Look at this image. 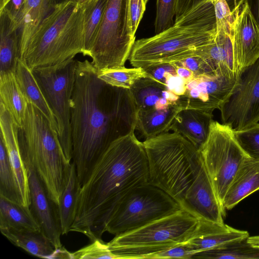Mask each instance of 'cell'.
I'll return each mask as SVG.
<instances>
[{"instance_id":"6da1fadb","label":"cell","mask_w":259,"mask_h":259,"mask_svg":"<svg viewBox=\"0 0 259 259\" xmlns=\"http://www.w3.org/2000/svg\"><path fill=\"white\" fill-rule=\"evenodd\" d=\"M88 60L77 61L71 105L72 160L81 185L115 140L136 130L137 109L129 89L111 86Z\"/></svg>"},{"instance_id":"7a4b0ae2","label":"cell","mask_w":259,"mask_h":259,"mask_svg":"<svg viewBox=\"0 0 259 259\" xmlns=\"http://www.w3.org/2000/svg\"><path fill=\"white\" fill-rule=\"evenodd\" d=\"M147 183L148 161L143 142L134 132L115 140L81 185L70 232L82 233L92 242L98 221L128 191Z\"/></svg>"},{"instance_id":"3957f363","label":"cell","mask_w":259,"mask_h":259,"mask_svg":"<svg viewBox=\"0 0 259 259\" xmlns=\"http://www.w3.org/2000/svg\"><path fill=\"white\" fill-rule=\"evenodd\" d=\"M217 32L214 7L209 0L162 32L135 41L128 59L134 67L174 63L195 55L212 42Z\"/></svg>"},{"instance_id":"277c9868","label":"cell","mask_w":259,"mask_h":259,"mask_svg":"<svg viewBox=\"0 0 259 259\" xmlns=\"http://www.w3.org/2000/svg\"><path fill=\"white\" fill-rule=\"evenodd\" d=\"M85 3L54 6L31 38L23 61L32 70L74 58L83 49Z\"/></svg>"},{"instance_id":"5b68a950","label":"cell","mask_w":259,"mask_h":259,"mask_svg":"<svg viewBox=\"0 0 259 259\" xmlns=\"http://www.w3.org/2000/svg\"><path fill=\"white\" fill-rule=\"evenodd\" d=\"M18 137L20 153L27 171L36 173L58 206L71 163L66 157L58 132L37 108L28 104Z\"/></svg>"},{"instance_id":"8992f818","label":"cell","mask_w":259,"mask_h":259,"mask_svg":"<svg viewBox=\"0 0 259 259\" xmlns=\"http://www.w3.org/2000/svg\"><path fill=\"white\" fill-rule=\"evenodd\" d=\"M143 144L148 161V183L180 205L203 166L200 151L176 132L146 139Z\"/></svg>"},{"instance_id":"52a82bcc","label":"cell","mask_w":259,"mask_h":259,"mask_svg":"<svg viewBox=\"0 0 259 259\" xmlns=\"http://www.w3.org/2000/svg\"><path fill=\"white\" fill-rule=\"evenodd\" d=\"M183 209L169 195L148 183L123 195L97 223L94 241L105 232L116 235L141 227Z\"/></svg>"},{"instance_id":"ba28073f","label":"cell","mask_w":259,"mask_h":259,"mask_svg":"<svg viewBox=\"0 0 259 259\" xmlns=\"http://www.w3.org/2000/svg\"><path fill=\"white\" fill-rule=\"evenodd\" d=\"M199 220L182 209L141 227L115 235L107 244L120 259L147 258L148 256L187 242Z\"/></svg>"},{"instance_id":"9c48e42d","label":"cell","mask_w":259,"mask_h":259,"mask_svg":"<svg viewBox=\"0 0 259 259\" xmlns=\"http://www.w3.org/2000/svg\"><path fill=\"white\" fill-rule=\"evenodd\" d=\"M135 42L128 11V0H108L90 56L97 70L120 68Z\"/></svg>"},{"instance_id":"30bf717a","label":"cell","mask_w":259,"mask_h":259,"mask_svg":"<svg viewBox=\"0 0 259 259\" xmlns=\"http://www.w3.org/2000/svg\"><path fill=\"white\" fill-rule=\"evenodd\" d=\"M77 60L32 70L57 122L59 140L66 158L72 160L71 105Z\"/></svg>"},{"instance_id":"8fae6325","label":"cell","mask_w":259,"mask_h":259,"mask_svg":"<svg viewBox=\"0 0 259 259\" xmlns=\"http://www.w3.org/2000/svg\"><path fill=\"white\" fill-rule=\"evenodd\" d=\"M199 151L215 192L222 204L238 169L248 156L237 143L234 131L229 125L213 120L207 140Z\"/></svg>"},{"instance_id":"7c38bea8","label":"cell","mask_w":259,"mask_h":259,"mask_svg":"<svg viewBox=\"0 0 259 259\" xmlns=\"http://www.w3.org/2000/svg\"><path fill=\"white\" fill-rule=\"evenodd\" d=\"M223 124L234 131L259 121V59L238 73L235 85L219 109Z\"/></svg>"},{"instance_id":"4fadbf2b","label":"cell","mask_w":259,"mask_h":259,"mask_svg":"<svg viewBox=\"0 0 259 259\" xmlns=\"http://www.w3.org/2000/svg\"><path fill=\"white\" fill-rule=\"evenodd\" d=\"M237 78L222 75L196 77L187 83L179 102L183 109H194L212 113L230 94Z\"/></svg>"},{"instance_id":"5bb4252c","label":"cell","mask_w":259,"mask_h":259,"mask_svg":"<svg viewBox=\"0 0 259 259\" xmlns=\"http://www.w3.org/2000/svg\"><path fill=\"white\" fill-rule=\"evenodd\" d=\"M180 205L199 220L224 223L226 209L215 192L204 163Z\"/></svg>"},{"instance_id":"9a60e30c","label":"cell","mask_w":259,"mask_h":259,"mask_svg":"<svg viewBox=\"0 0 259 259\" xmlns=\"http://www.w3.org/2000/svg\"><path fill=\"white\" fill-rule=\"evenodd\" d=\"M234 17L231 38L238 73L259 59V25L246 2Z\"/></svg>"},{"instance_id":"2e32d148","label":"cell","mask_w":259,"mask_h":259,"mask_svg":"<svg viewBox=\"0 0 259 259\" xmlns=\"http://www.w3.org/2000/svg\"><path fill=\"white\" fill-rule=\"evenodd\" d=\"M0 139L3 142L13 170L20 203L30 207V194L28 171L20 153L19 126L11 114L0 102Z\"/></svg>"},{"instance_id":"e0dca14e","label":"cell","mask_w":259,"mask_h":259,"mask_svg":"<svg viewBox=\"0 0 259 259\" xmlns=\"http://www.w3.org/2000/svg\"><path fill=\"white\" fill-rule=\"evenodd\" d=\"M30 194L31 211L41 231L56 249H61L62 231L58 206L50 197L43 184L32 170H28Z\"/></svg>"},{"instance_id":"ac0fdd59","label":"cell","mask_w":259,"mask_h":259,"mask_svg":"<svg viewBox=\"0 0 259 259\" xmlns=\"http://www.w3.org/2000/svg\"><path fill=\"white\" fill-rule=\"evenodd\" d=\"M199 220L194 234L185 242L195 253L219 248L249 236L247 231L233 228L225 223Z\"/></svg>"},{"instance_id":"d6986e66","label":"cell","mask_w":259,"mask_h":259,"mask_svg":"<svg viewBox=\"0 0 259 259\" xmlns=\"http://www.w3.org/2000/svg\"><path fill=\"white\" fill-rule=\"evenodd\" d=\"M55 6L53 0H23L20 11L14 18L18 29L20 59H23L32 35Z\"/></svg>"},{"instance_id":"ffe728a7","label":"cell","mask_w":259,"mask_h":259,"mask_svg":"<svg viewBox=\"0 0 259 259\" xmlns=\"http://www.w3.org/2000/svg\"><path fill=\"white\" fill-rule=\"evenodd\" d=\"M195 55L201 57L217 75L237 77L231 38L224 30H217L212 42L200 49Z\"/></svg>"},{"instance_id":"44dd1931","label":"cell","mask_w":259,"mask_h":259,"mask_svg":"<svg viewBox=\"0 0 259 259\" xmlns=\"http://www.w3.org/2000/svg\"><path fill=\"white\" fill-rule=\"evenodd\" d=\"M130 90L137 111L165 109L177 103L180 97L166 85L147 77L138 80Z\"/></svg>"},{"instance_id":"7402d4cb","label":"cell","mask_w":259,"mask_h":259,"mask_svg":"<svg viewBox=\"0 0 259 259\" xmlns=\"http://www.w3.org/2000/svg\"><path fill=\"white\" fill-rule=\"evenodd\" d=\"M212 117V113L202 110L183 109L176 115L169 131L182 135L199 150L208 137Z\"/></svg>"},{"instance_id":"603a6c76","label":"cell","mask_w":259,"mask_h":259,"mask_svg":"<svg viewBox=\"0 0 259 259\" xmlns=\"http://www.w3.org/2000/svg\"><path fill=\"white\" fill-rule=\"evenodd\" d=\"M0 230L12 244L34 256L46 258H69V252L64 247L56 249L41 231L7 228Z\"/></svg>"},{"instance_id":"cb8c5ba5","label":"cell","mask_w":259,"mask_h":259,"mask_svg":"<svg viewBox=\"0 0 259 259\" xmlns=\"http://www.w3.org/2000/svg\"><path fill=\"white\" fill-rule=\"evenodd\" d=\"M259 190V161L247 157L240 165L226 193L223 206L227 210Z\"/></svg>"},{"instance_id":"d4e9b609","label":"cell","mask_w":259,"mask_h":259,"mask_svg":"<svg viewBox=\"0 0 259 259\" xmlns=\"http://www.w3.org/2000/svg\"><path fill=\"white\" fill-rule=\"evenodd\" d=\"M18 84L27 103L37 108L58 132L57 122L44 94L34 74L26 63L18 59L15 71Z\"/></svg>"},{"instance_id":"484cf974","label":"cell","mask_w":259,"mask_h":259,"mask_svg":"<svg viewBox=\"0 0 259 259\" xmlns=\"http://www.w3.org/2000/svg\"><path fill=\"white\" fill-rule=\"evenodd\" d=\"M19 58L18 29L7 7L0 12V73L15 72Z\"/></svg>"},{"instance_id":"4316f807","label":"cell","mask_w":259,"mask_h":259,"mask_svg":"<svg viewBox=\"0 0 259 259\" xmlns=\"http://www.w3.org/2000/svg\"><path fill=\"white\" fill-rule=\"evenodd\" d=\"M80 187L75 165L72 162L67 170L64 188L57 206L62 235L70 232L74 222Z\"/></svg>"},{"instance_id":"83f0119b","label":"cell","mask_w":259,"mask_h":259,"mask_svg":"<svg viewBox=\"0 0 259 259\" xmlns=\"http://www.w3.org/2000/svg\"><path fill=\"white\" fill-rule=\"evenodd\" d=\"M183 109L179 102L163 110L150 109L137 111L136 129L146 139L168 132L176 115Z\"/></svg>"},{"instance_id":"f1b7e54d","label":"cell","mask_w":259,"mask_h":259,"mask_svg":"<svg viewBox=\"0 0 259 259\" xmlns=\"http://www.w3.org/2000/svg\"><path fill=\"white\" fill-rule=\"evenodd\" d=\"M0 228L41 231L30 207L0 195Z\"/></svg>"},{"instance_id":"f546056e","label":"cell","mask_w":259,"mask_h":259,"mask_svg":"<svg viewBox=\"0 0 259 259\" xmlns=\"http://www.w3.org/2000/svg\"><path fill=\"white\" fill-rule=\"evenodd\" d=\"M0 96L1 102L20 127L28 103L20 89L14 72L0 73Z\"/></svg>"},{"instance_id":"4dcf8cb0","label":"cell","mask_w":259,"mask_h":259,"mask_svg":"<svg viewBox=\"0 0 259 259\" xmlns=\"http://www.w3.org/2000/svg\"><path fill=\"white\" fill-rule=\"evenodd\" d=\"M247 239L196 253L192 258L259 259V248L252 246Z\"/></svg>"},{"instance_id":"1f68e13d","label":"cell","mask_w":259,"mask_h":259,"mask_svg":"<svg viewBox=\"0 0 259 259\" xmlns=\"http://www.w3.org/2000/svg\"><path fill=\"white\" fill-rule=\"evenodd\" d=\"M108 0H88L85 2L82 55L90 56L100 26Z\"/></svg>"},{"instance_id":"d6a6232c","label":"cell","mask_w":259,"mask_h":259,"mask_svg":"<svg viewBox=\"0 0 259 259\" xmlns=\"http://www.w3.org/2000/svg\"><path fill=\"white\" fill-rule=\"evenodd\" d=\"M99 78L113 87L130 89L139 79L147 77L142 67L106 68L97 71Z\"/></svg>"},{"instance_id":"836d02e7","label":"cell","mask_w":259,"mask_h":259,"mask_svg":"<svg viewBox=\"0 0 259 259\" xmlns=\"http://www.w3.org/2000/svg\"><path fill=\"white\" fill-rule=\"evenodd\" d=\"M0 195L20 203L14 175L5 145L1 139Z\"/></svg>"},{"instance_id":"e575fe53","label":"cell","mask_w":259,"mask_h":259,"mask_svg":"<svg viewBox=\"0 0 259 259\" xmlns=\"http://www.w3.org/2000/svg\"><path fill=\"white\" fill-rule=\"evenodd\" d=\"M235 138L244 153L259 161V123L238 131H234Z\"/></svg>"},{"instance_id":"d590c367","label":"cell","mask_w":259,"mask_h":259,"mask_svg":"<svg viewBox=\"0 0 259 259\" xmlns=\"http://www.w3.org/2000/svg\"><path fill=\"white\" fill-rule=\"evenodd\" d=\"M70 256L73 259L118 258L107 243L98 239L74 252H70Z\"/></svg>"},{"instance_id":"8d00e7d4","label":"cell","mask_w":259,"mask_h":259,"mask_svg":"<svg viewBox=\"0 0 259 259\" xmlns=\"http://www.w3.org/2000/svg\"><path fill=\"white\" fill-rule=\"evenodd\" d=\"M177 0H156L155 32L159 33L174 23Z\"/></svg>"},{"instance_id":"74e56055","label":"cell","mask_w":259,"mask_h":259,"mask_svg":"<svg viewBox=\"0 0 259 259\" xmlns=\"http://www.w3.org/2000/svg\"><path fill=\"white\" fill-rule=\"evenodd\" d=\"M214 10L217 30L223 29L231 36L234 16L225 0H211Z\"/></svg>"},{"instance_id":"f35d334b","label":"cell","mask_w":259,"mask_h":259,"mask_svg":"<svg viewBox=\"0 0 259 259\" xmlns=\"http://www.w3.org/2000/svg\"><path fill=\"white\" fill-rule=\"evenodd\" d=\"M174 63L177 65L191 70L196 77L203 75H218L209 65L198 55H195Z\"/></svg>"},{"instance_id":"ab89813d","label":"cell","mask_w":259,"mask_h":259,"mask_svg":"<svg viewBox=\"0 0 259 259\" xmlns=\"http://www.w3.org/2000/svg\"><path fill=\"white\" fill-rule=\"evenodd\" d=\"M147 77H149L166 85L167 80L177 75L174 63L152 65L143 68Z\"/></svg>"},{"instance_id":"60d3db41","label":"cell","mask_w":259,"mask_h":259,"mask_svg":"<svg viewBox=\"0 0 259 259\" xmlns=\"http://www.w3.org/2000/svg\"><path fill=\"white\" fill-rule=\"evenodd\" d=\"M195 252L185 242L150 255L147 258H192Z\"/></svg>"},{"instance_id":"b9f144b4","label":"cell","mask_w":259,"mask_h":259,"mask_svg":"<svg viewBox=\"0 0 259 259\" xmlns=\"http://www.w3.org/2000/svg\"><path fill=\"white\" fill-rule=\"evenodd\" d=\"M148 0H128V11L132 33L136 32L143 16Z\"/></svg>"},{"instance_id":"7bdbcfd3","label":"cell","mask_w":259,"mask_h":259,"mask_svg":"<svg viewBox=\"0 0 259 259\" xmlns=\"http://www.w3.org/2000/svg\"><path fill=\"white\" fill-rule=\"evenodd\" d=\"M207 1L209 0H177L175 22L180 20L182 17L202 3Z\"/></svg>"},{"instance_id":"ee69618b","label":"cell","mask_w":259,"mask_h":259,"mask_svg":"<svg viewBox=\"0 0 259 259\" xmlns=\"http://www.w3.org/2000/svg\"><path fill=\"white\" fill-rule=\"evenodd\" d=\"M175 64L176 66L177 75L187 82L196 78L194 74L189 69L184 67L177 65L175 63Z\"/></svg>"},{"instance_id":"f6af8a7d","label":"cell","mask_w":259,"mask_h":259,"mask_svg":"<svg viewBox=\"0 0 259 259\" xmlns=\"http://www.w3.org/2000/svg\"><path fill=\"white\" fill-rule=\"evenodd\" d=\"M246 3L259 25V0H246Z\"/></svg>"},{"instance_id":"bcb514c9","label":"cell","mask_w":259,"mask_h":259,"mask_svg":"<svg viewBox=\"0 0 259 259\" xmlns=\"http://www.w3.org/2000/svg\"><path fill=\"white\" fill-rule=\"evenodd\" d=\"M225 1L233 16L238 11L242 9L246 2V0H225Z\"/></svg>"},{"instance_id":"7dc6e473","label":"cell","mask_w":259,"mask_h":259,"mask_svg":"<svg viewBox=\"0 0 259 259\" xmlns=\"http://www.w3.org/2000/svg\"><path fill=\"white\" fill-rule=\"evenodd\" d=\"M23 2V0H11L7 5L6 7L9 9L14 18L20 11Z\"/></svg>"},{"instance_id":"c3c4849f","label":"cell","mask_w":259,"mask_h":259,"mask_svg":"<svg viewBox=\"0 0 259 259\" xmlns=\"http://www.w3.org/2000/svg\"><path fill=\"white\" fill-rule=\"evenodd\" d=\"M247 240L252 246L259 248V235L249 236Z\"/></svg>"},{"instance_id":"681fc988","label":"cell","mask_w":259,"mask_h":259,"mask_svg":"<svg viewBox=\"0 0 259 259\" xmlns=\"http://www.w3.org/2000/svg\"><path fill=\"white\" fill-rule=\"evenodd\" d=\"M11 0H0V12L7 6Z\"/></svg>"},{"instance_id":"f907efd6","label":"cell","mask_w":259,"mask_h":259,"mask_svg":"<svg viewBox=\"0 0 259 259\" xmlns=\"http://www.w3.org/2000/svg\"><path fill=\"white\" fill-rule=\"evenodd\" d=\"M77 1V0H53V2L54 3V5H56L57 4H61V3L65 2L67 1Z\"/></svg>"},{"instance_id":"816d5d0a","label":"cell","mask_w":259,"mask_h":259,"mask_svg":"<svg viewBox=\"0 0 259 259\" xmlns=\"http://www.w3.org/2000/svg\"><path fill=\"white\" fill-rule=\"evenodd\" d=\"M88 0H77L78 3L81 4L85 3Z\"/></svg>"}]
</instances>
